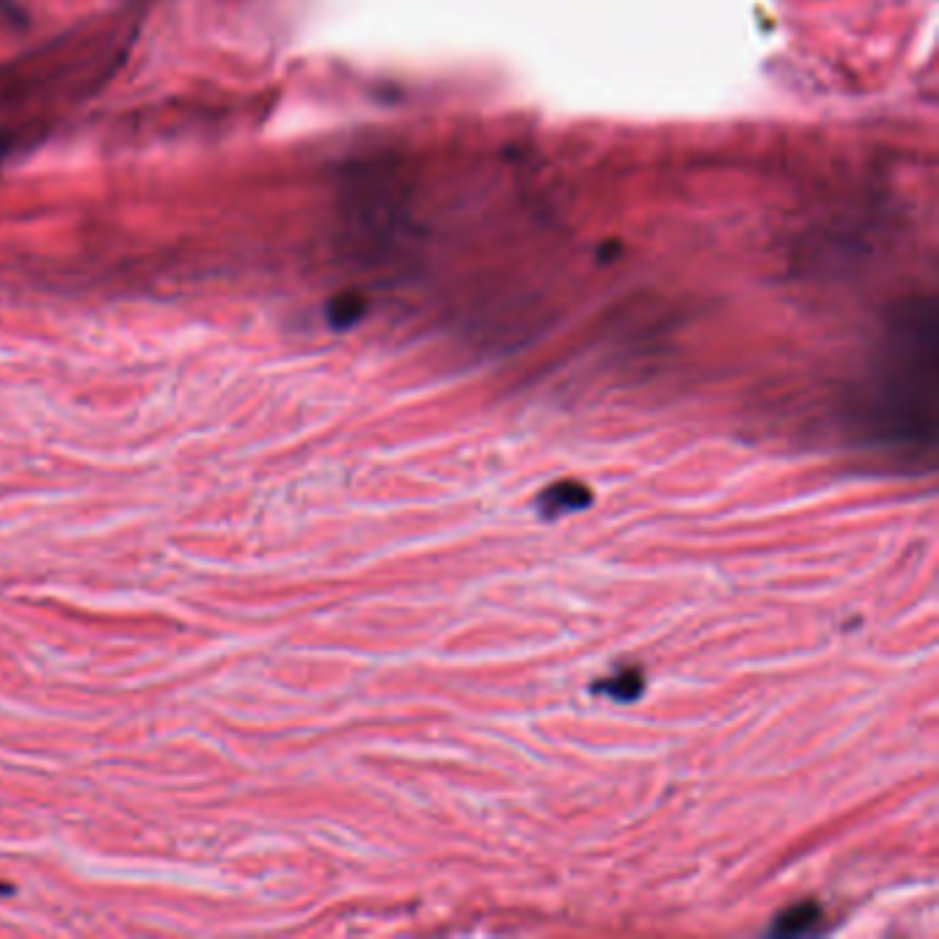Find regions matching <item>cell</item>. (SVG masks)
Segmentation results:
<instances>
[{
	"label": "cell",
	"instance_id": "6da1fadb",
	"mask_svg": "<svg viewBox=\"0 0 939 939\" xmlns=\"http://www.w3.org/2000/svg\"><path fill=\"white\" fill-rule=\"evenodd\" d=\"M870 441L909 461H931L939 433V323L931 301L892 314L866 400Z\"/></svg>",
	"mask_w": 939,
	"mask_h": 939
},
{
	"label": "cell",
	"instance_id": "7a4b0ae2",
	"mask_svg": "<svg viewBox=\"0 0 939 939\" xmlns=\"http://www.w3.org/2000/svg\"><path fill=\"white\" fill-rule=\"evenodd\" d=\"M589 505V491L576 479H565V483L552 485L541 494V513L546 518H557V515L576 513V509Z\"/></svg>",
	"mask_w": 939,
	"mask_h": 939
},
{
	"label": "cell",
	"instance_id": "3957f363",
	"mask_svg": "<svg viewBox=\"0 0 939 939\" xmlns=\"http://www.w3.org/2000/svg\"><path fill=\"white\" fill-rule=\"evenodd\" d=\"M818 920H821V909H818V903L801 901V903H796V907L786 909V912L777 918L775 931H777V935H786V937L807 935L810 929H816Z\"/></svg>",
	"mask_w": 939,
	"mask_h": 939
},
{
	"label": "cell",
	"instance_id": "277c9868",
	"mask_svg": "<svg viewBox=\"0 0 939 939\" xmlns=\"http://www.w3.org/2000/svg\"><path fill=\"white\" fill-rule=\"evenodd\" d=\"M364 312H366L364 295H359V292H342V295H336L334 301L329 303L331 329L336 331L353 329V325L364 317Z\"/></svg>",
	"mask_w": 939,
	"mask_h": 939
},
{
	"label": "cell",
	"instance_id": "5b68a950",
	"mask_svg": "<svg viewBox=\"0 0 939 939\" xmlns=\"http://www.w3.org/2000/svg\"><path fill=\"white\" fill-rule=\"evenodd\" d=\"M645 689V680L643 675L637 673V669H623V673L617 675H609L606 680H600L598 686H595V691H600V695L612 697V700H637L639 695H643Z\"/></svg>",
	"mask_w": 939,
	"mask_h": 939
},
{
	"label": "cell",
	"instance_id": "8992f818",
	"mask_svg": "<svg viewBox=\"0 0 939 939\" xmlns=\"http://www.w3.org/2000/svg\"><path fill=\"white\" fill-rule=\"evenodd\" d=\"M0 154H3V144H0Z\"/></svg>",
	"mask_w": 939,
	"mask_h": 939
}]
</instances>
